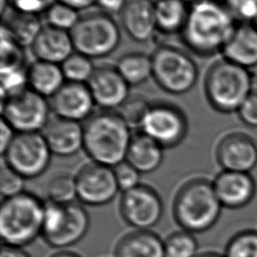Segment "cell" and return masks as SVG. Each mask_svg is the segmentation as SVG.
<instances>
[{"label": "cell", "mask_w": 257, "mask_h": 257, "mask_svg": "<svg viewBox=\"0 0 257 257\" xmlns=\"http://www.w3.org/2000/svg\"><path fill=\"white\" fill-rule=\"evenodd\" d=\"M237 23L223 0H192L181 36L190 51L210 56L222 52Z\"/></svg>", "instance_id": "cell-1"}, {"label": "cell", "mask_w": 257, "mask_h": 257, "mask_svg": "<svg viewBox=\"0 0 257 257\" xmlns=\"http://www.w3.org/2000/svg\"><path fill=\"white\" fill-rule=\"evenodd\" d=\"M132 138L131 128L117 111L102 109L83 124V151L93 163L110 168L125 161Z\"/></svg>", "instance_id": "cell-2"}, {"label": "cell", "mask_w": 257, "mask_h": 257, "mask_svg": "<svg viewBox=\"0 0 257 257\" xmlns=\"http://www.w3.org/2000/svg\"><path fill=\"white\" fill-rule=\"evenodd\" d=\"M222 208L213 182L197 178L179 189L173 204V214L183 230L195 234L212 228L219 220Z\"/></svg>", "instance_id": "cell-3"}, {"label": "cell", "mask_w": 257, "mask_h": 257, "mask_svg": "<svg viewBox=\"0 0 257 257\" xmlns=\"http://www.w3.org/2000/svg\"><path fill=\"white\" fill-rule=\"evenodd\" d=\"M250 69L225 58L214 62L206 72L204 91L210 105L222 113L237 112L253 91Z\"/></svg>", "instance_id": "cell-4"}, {"label": "cell", "mask_w": 257, "mask_h": 257, "mask_svg": "<svg viewBox=\"0 0 257 257\" xmlns=\"http://www.w3.org/2000/svg\"><path fill=\"white\" fill-rule=\"evenodd\" d=\"M44 205L37 196L28 192L4 199L0 206L3 244L23 247L41 236Z\"/></svg>", "instance_id": "cell-5"}, {"label": "cell", "mask_w": 257, "mask_h": 257, "mask_svg": "<svg viewBox=\"0 0 257 257\" xmlns=\"http://www.w3.org/2000/svg\"><path fill=\"white\" fill-rule=\"evenodd\" d=\"M69 32L74 50L91 59L109 55L117 48L121 39L115 20L101 10L80 14Z\"/></svg>", "instance_id": "cell-6"}, {"label": "cell", "mask_w": 257, "mask_h": 257, "mask_svg": "<svg viewBox=\"0 0 257 257\" xmlns=\"http://www.w3.org/2000/svg\"><path fill=\"white\" fill-rule=\"evenodd\" d=\"M153 78L166 92L184 94L196 84L199 70L185 50L174 45H161L151 55Z\"/></svg>", "instance_id": "cell-7"}, {"label": "cell", "mask_w": 257, "mask_h": 257, "mask_svg": "<svg viewBox=\"0 0 257 257\" xmlns=\"http://www.w3.org/2000/svg\"><path fill=\"white\" fill-rule=\"evenodd\" d=\"M1 111L16 133H40L51 118L47 98L29 87L3 98Z\"/></svg>", "instance_id": "cell-8"}, {"label": "cell", "mask_w": 257, "mask_h": 257, "mask_svg": "<svg viewBox=\"0 0 257 257\" xmlns=\"http://www.w3.org/2000/svg\"><path fill=\"white\" fill-rule=\"evenodd\" d=\"M51 155L42 133H16L2 160L26 180L41 176L50 164Z\"/></svg>", "instance_id": "cell-9"}, {"label": "cell", "mask_w": 257, "mask_h": 257, "mask_svg": "<svg viewBox=\"0 0 257 257\" xmlns=\"http://www.w3.org/2000/svg\"><path fill=\"white\" fill-rule=\"evenodd\" d=\"M141 132L160 144L164 149L174 148L185 139L188 120L184 111L169 102L152 103Z\"/></svg>", "instance_id": "cell-10"}, {"label": "cell", "mask_w": 257, "mask_h": 257, "mask_svg": "<svg viewBox=\"0 0 257 257\" xmlns=\"http://www.w3.org/2000/svg\"><path fill=\"white\" fill-rule=\"evenodd\" d=\"M163 202L159 194L147 185L122 193L119 213L122 219L136 230H150L163 216Z\"/></svg>", "instance_id": "cell-11"}, {"label": "cell", "mask_w": 257, "mask_h": 257, "mask_svg": "<svg viewBox=\"0 0 257 257\" xmlns=\"http://www.w3.org/2000/svg\"><path fill=\"white\" fill-rule=\"evenodd\" d=\"M77 199L89 206H102L111 202L119 188L113 168L89 163L83 166L75 176Z\"/></svg>", "instance_id": "cell-12"}, {"label": "cell", "mask_w": 257, "mask_h": 257, "mask_svg": "<svg viewBox=\"0 0 257 257\" xmlns=\"http://www.w3.org/2000/svg\"><path fill=\"white\" fill-rule=\"evenodd\" d=\"M216 159L223 171L250 173L257 167V144L245 133H230L219 141Z\"/></svg>", "instance_id": "cell-13"}, {"label": "cell", "mask_w": 257, "mask_h": 257, "mask_svg": "<svg viewBox=\"0 0 257 257\" xmlns=\"http://www.w3.org/2000/svg\"><path fill=\"white\" fill-rule=\"evenodd\" d=\"M86 84L95 105L103 110L117 109L131 95V85L115 66L104 64L95 67Z\"/></svg>", "instance_id": "cell-14"}, {"label": "cell", "mask_w": 257, "mask_h": 257, "mask_svg": "<svg viewBox=\"0 0 257 257\" xmlns=\"http://www.w3.org/2000/svg\"><path fill=\"white\" fill-rule=\"evenodd\" d=\"M51 111L55 116L73 120H86L92 115L95 105L86 83L66 81L50 98Z\"/></svg>", "instance_id": "cell-15"}, {"label": "cell", "mask_w": 257, "mask_h": 257, "mask_svg": "<svg viewBox=\"0 0 257 257\" xmlns=\"http://www.w3.org/2000/svg\"><path fill=\"white\" fill-rule=\"evenodd\" d=\"M213 186L220 203L228 209L245 207L256 194V183L250 173L222 171Z\"/></svg>", "instance_id": "cell-16"}, {"label": "cell", "mask_w": 257, "mask_h": 257, "mask_svg": "<svg viewBox=\"0 0 257 257\" xmlns=\"http://www.w3.org/2000/svg\"><path fill=\"white\" fill-rule=\"evenodd\" d=\"M155 8L154 0H125L119 18L121 27L133 40L147 42L153 38L158 30Z\"/></svg>", "instance_id": "cell-17"}, {"label": "cell", "mask_w": 257, "mask_h": 257, "mask_svg": "<svg viewBox=\"0 0 257 257\" xmlns=\"http://www.w3.org/2000/svg\"><path fill=\"white\" fill-rule=\"evenodd\" d=\"M42 135L52 155L70 157L83 150V124L78 121L53 116Z\"/></svg>", "instance_id": "cell-18"}, {"label": "cell", "mask_w": 257, "mask_h": 257, "mask_svg": "<svg viewBox=\"0 0 257 257\" xmlns=\"http://www.w3.org/2000/svg\"><path fill=\"white\" fill-rule=\"evenodd\" d=\"M31 50L37 60L61 64L75 50L69 31L61 30L50 25L42 27Z\"/></svg>", "instance_id": "cell-19"}, {"label": "cell", "mask_w": 257, "mask_h": 257, "mask_svg": "<svg viewBox=\"0 0 257 257\" xmlns=\"http://www.w3.org/2000/svg\"><path fill=\"white\" fill-rule=\"evenodd\" d=\"M224 58L242 67L257 66V28L253 23L238 22L222 50Z\"/></svg>", "instance_id": "cell-20"}, {"label": "cell", "mask_w": 257, "mask_h": 257, "mask_svg": "<svg viewBox=\"0 0 257 257\" xmlns=\"http://www.w3.org/2000/svg\"><path fill=\"white\" fill-rule=\"evenodd\" d=\"M89 228V216L86 210L73 202L66 204L65 215L58 230L44 241L51 247L63 249L79 242Z\"/></svg>", "instance_id": "cell-21"}, {"label": "cell", "mask_w": 257, "mask_h": 257, "mask_svg": "<svg viewBox=\"0 0 257 257\" xmlns=\"http://www.w3.org/2000/svg\"><path fill=\"white\" fill-rule=\"evenodd\" d=\"M114 257H165L164 240L151 230H135L117 242Z\"/></svg>", "instance_id": "cell-22"}, {"label": "cell", "mask_w": 257, "mask_h": 257, "mask_svg": "<svg viewBox=\"0 0 257 257\" xmlns=\"http://www.w3.org/2000/svg\"><path fill=\"white\" fill-rule=\"evenodd\" d=\"M164 148L143 132L132 138L125 161L141 174L156 171L162 164Z\"/></svg>", "instance_id": "cell-23"}, {"label": "cell", "mask_w": 257, "mask_h": 257, "mask_svg": "<svg viewBox=\"0 0 257 257\" xmlns=\"http://www.w3.org/2000/svg\"><path fill=\"white\" fill-rule=\"evenodd\" d=\"M65 82L60 64L35 59L27 68L28 87L45 98H51Z\"/></svg>", "instance_id": "cell-24"}, {"label": "cell", "mask_w": 257, "mask_h": 257, "mask_svg": "<svg viewBox=\"0 0 257 257\" xmlns=\"http://www.w3.org/2000/svg\"><path fill=\"white\" fill-rule=\"evenodd\" d=\"M42 27L38 15L13 10L6 17L2 25V31L7 33L20 46L31 47Z\"/></svg>", "instance_id": "cell-25"}, {"label": "cell", "mask_w": 257, "mask_h": 257, "mask_svg": "<svg viewBox=\"0 0 257 257\" xmlns=\"http://www.w3.org/2000/svg\"><path fill=\"white\" fill-rule=\"evenodd\" d=\"M155 12L158 31L165 34H181L188 18L189 2L186 0H158Z\"/></svg>", "instance_id": "cell-26"}, {"label": "cell", "mask_w": 257, "mask_h": 257, "mask_svg": "<svg viewBox=\"0 0 257 257\" xmlns=\"http://www.w3.org/2000/svg\"><path fill=\"white\" fill-rule=\"evenodd\" d=\"M115 67L130 85H139L153 76L152 57L144 52H130L122 55Z\"/></svg>", "instance_id": "cell-27"}, {"label": "cell", "mask_w": 257, "mask_h": 257, "mask_svg": "<svg viewBox=\"0 0 257 257\" xmlns=\"http://www.w3.org/2000/svg\"><path fill=\"white\" fill-rule=\"evenodd\" d=\"M152 103L141 94H133L117 108V113L121 116L123 121L132 128H141Z\"/></svg>", "instance_id": "cell-28"}, {"label": "cell", "mask_w": 257, "mask_h": 257, "mask_svg": "<svg viewBox=\"0 0 257 257\" xmlns=\"http://www.w3.org/2000/svg\"><path fill=\"white\" fill-rule=\"evenodd\" d=\"M60 66L66 81L78 83H87L95 69L91 58L76 51L66 58Z\"/></svg>", "instance_id": "cell-29"}, {"label": "cell", "mask_w": 257, "mask_h": 257, "mask_svg": "<svg viewBox=\"0 0 257 257\" xmlns=\"http://www.w3.org/2000/svg\"><path fill=\"white\" fill-rule=\"evenodd\" d=\"M164 250L165 257H197L198 241L193 233L178 231L164 240Z\"/></svg>", "instance_id": "cell-30"}, {"label": "cell", "mask_w": 257, "mask_h": 257, "mask_svg": "<svg viewBox=\"0 0 257 257\" xmlns=\"http://www.w3.org/2000/svg\"><path fill=\"white\" fill-rule=\"evenodd\" d=\"M48 201L58 204H70L77 198L75 177L60 174L53 177L47 185Z\"/></svg>", "instance_id": "cell-31"}, {"label": "cell", "mask_w": 257, "mask_h": 257, "mask_svg": "<svg viewBox=\"0 0 257 257\" xmlns=\"http://www.w3.org/2000/svg\"><path fill=\"white\" fill-rule=\"evenodd\" d=\"M224 257H257V231L245 230L234 235L226 245Z\"/></svg>", "instance_id": "cell-32"}, {"label": "cell", "mask_w": 257, "mask_h": 257, "mask_svg": "<svg viewBox=\"0 0 257 257\" xmlns=\"http://www.w3.org/2000/svg\"><path fill=\"white\" fill-rule=\"evenodd\" d=\"M47 25L70 31L77 23L80 14L78 11L62 2L56 1L45 12Z\"/></svg>", "instance_id": "cell-33"}, {"label": "cell", "mask_w": 257, "mask_h": 257, "mask_svg": "<svg viewBox=\"0 0 257 257\" xmlns=\"http://www.w3.org/2000/svg\"><path fill=\"white\" fill-rule=\"evenodd\" d=\"M25 179L9 168L2 160L0 171V192L4 199L17 196L24 191Z\"/></svg>", "instance_id": "cell-34"}, {"label": "cell", "mask_w": 257, "mask_h": 257, "mask_svg": "<svg viewBox=\"0 0 257 257\" xmlns=\"http://www.w3.org/2000/svg\"><path fill=\"white\" fill-rule=\"evenodd\" d=\"M238 22L253 23L257 18V0H223Z\"/></svg>", "instance_id": "cell-35"}, {"label": "cell", "mask_w": 257, "mask_h": 257, "mask_svg": "<svg viewBox=\"0 0 257 257\" xmlns=\"http://www.w3.org/2000/svg\"><path fill=\"white\" fill-rule=\"evenodd\" d=\"M115 179L117 186L119 188V191L122 193L130 191L136 187H138L140 184V177L141 173L135 169L131 164H128L126 161L122 162L121 164L115 166L113 168Z\"/></svg>", "instance_id": "cell-36"}, {"label": "cell", "mask_w": 257, "mask_h": 257, "mask_svg": "<svg viewBox=\"0 0 257 257\" xmlns=\"http://www.w3.org/2000/svg\"><path fill=\"white\" fill-rule=\"evenodd\" d=\"M241 121L252 128H257V90H253L237 110Z\"/></svg>", "instance_id": "cell-37"}, {"label": "cell", "mask_w": 257, "mask_h": 257, "mask_svg": "<svg viewBox=\"0 0 257 257\" xmlns=\"http://www.w3.org/2000/svg\"><path fill=\"white\" fill-rule=\"evenodd\" d=\"M13 6V10L36 14L46 12V10L57 0H8Z\"/></svg>", "instance_id": "cell-38"}, {"label": "cell", "mask_w": 257, "mask_h": 257, "mask_svg": "<svg viewBox=\"0 0 257 257\" xmlns=\"http://www.w3.org/2000/svg\"><path fill=\"white\" fill-rule=\"evenodd\" d=\"M16 132L10 126V124L3 118H1L0 122V151L3 155L7 150L11 142L13 141Z\"/></svg>", "instance_id": "cell-39"}, {"label": "cell", "mask_w": 257, "mask_h": 257, "mask_svg": "<svg viewBox=\"0 0 257 257\" xmlns=\"http://www.w3.org/2000/svg\"><path fill=\"white\" fill-rule=\"evenodd\" d=\"M125 0H97L96 4L101 11L111 14V13H120L123 8Z\"/></svg>", "instance_id": "cell-40"}, {"label": "cell", "mask_w": 257, "mask_h": 257, "mask_svg": "<svg viewBox=\"0 0 257 257\" xmlns=\"http://www.w3.org/2000/svg\"><path fill=\"white\" fill-rule=\"evenodd\" d=\"M0 257H31V256L26 251H24L22 247L3 244L1 248Z\"/></svg>", "instance_id": "cell-41"}, {"label": "cell", "mask_w": 257, "mask_h": 257, "mask_svg": "<svg viewBox=\"0 0 257 257\" xmlns=\"http://www.w3.org/2000/svg\"><path fill=\"white\" fill-rule=\"evenodd\" d=\"M59 2H62L74 9H76L77 11L80 10H84L87 9L88 7L96 4L97 0H57Z\"/></svg>", "instance_id": "cell-42"}, {"label": "cell", "mask_w": 257, "mask_h": 257, "mask_svg": "<svg viewBox=\"0 0 257 257\" xmlns=\"http://www.w3.org/2000/svg\"><path fill=\"white\" fill-rule=\"evenodd\" d=\"M51 257H80V256L77 255V254H75V253H72V252L61 251V252H58V253L52 255Z\"/></svg>", "instance_id": "cell-43"}, {"label": "cell", "mask_w": 257, "mask_h": 257, "mask_svg": "<svg viewBox=\"0 0 257 257\" xmlns=\"http://www.w3.org/2000/svg\"><path fill=\"white\" fill-rule=\"evenodd\" d=\"M197 257H224V255H221L215 252H205L202 254H198Z\"/></svg>", "instance_id": "cell-44"}, {"label": "cell", "mask_w": 257, "mask_h": 257, "mask_svg": "<svg viewBox=\"0 0 257 257\" xmlns=\"http://www.w3.org/2000/svg\"><path fill=\"white\" fill-rule=\"evenodd\" d=\"M253 24H254V26L257 28V18H256V20L253 22Z\"/></svg>", "instance_id": "cell-45"}]
</instances>
